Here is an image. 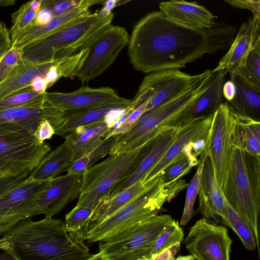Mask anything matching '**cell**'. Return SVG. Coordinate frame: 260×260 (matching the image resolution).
<instances>
[{
    "mask_svg": "<svg viewBox=\"0 0 260 260\" xmlns=\"http://www.w3.org/2000/svg\"><path fill=\"white\" fill-rule=\"evenodd\" d=\"M120 96L109 87L83 86L71 92H45L46 103L64 113L81 111L108 103Z\"/></svg>",
    "mask_w": 260,
    "mask_h": 260,
    "instance_id": "16",
    "label": "cell"
},
{
    "mask_svg": "<svg viewBox=\"0 0 260 260\" xmlns=\"http://www.w3.org/2000/svg\"><path fill=\"white\" fill-rule=\"evenodd\" d=\"M198 196L199 210L204 218L212 219L215 222L225 226L227 202L219 186L212 161L207 154L203 162Z\"/></svg>",
    "mask_w": 260,
    "mask_h": 260,
    "instance_id": "19",
    "label": "cell"
},
{
    "mask_svg": "<svg viewBox=\"0 0 260 260\" xmlns=\"http://www.w3.org/2000/svg\"><path fill=\"white\" fill-rule=\"evenodd\" d=\"M44 93L32 90L30 87L25 88L11 94L0 101V109L22 106L40 99Z\"/></svg>",
    "mask_w": 260,
    "mask_h": 260,
    "instance_id": "39",
    "label": "cell"
},
{
    "mask_svg": "<svg viewBox=\"0 0 260 260\" xmlns=\"http://www.w3.org/2000/svg\"><path fill=\"white\" fill-rule=\"evenodd\" d=\"M158 181L109 217L81 232L83 240L99 242L157 214L162 205L170 202L187 186L184 180L165 182L161 175Z\"/></svg>",
    "mask_w": 260,
    "mask_h": 260,
    "instance_id": "5",
    "label": "cell"
},
{
    "mask_svg": "<svg viewBox=\"0 0 260 260\" xmlns=\"http://www.w3.org/2000/svg\"><path fill=\"white\" fill-rule=\"evenodd\" d=\"M9 246V243L6 238L3 237L0 239V249L7 250Z\"/></svg>",
    "mask_w": 260,
    "mask_h": 260,
    "instance_id": "54",
    "label": "cell"
},
{
    "mask_svg": "<svg viewBox=\"0 0 260 260\" xmlns=\"http://www.w3.org/2000/svg\"><path fill=\"white\" fill-rule=\"evenodd\" d=\"M63 114L46 103L44 94L36 101L22 106L0 109V123L17 124L35 134L41 122L46 119L56 128Z\"/></svg>",
    "mask_w": 260,
    "mask_h": 260,
    "instance_id": "18",
    "label": "cell"
},
{
    "mask_svg": "<svg viewBox=\"0 0 260 260\" xmlns=\"http://www.w3.org/2000/svg\"><path fill=\"white\" fill-rule=\"evenodd\" d=\"M101 0H81L80 4L71 10L59 16L53 17L46 24L40 26H30L27 28L13 43L12 46L23 49L26 46L51 34L91 13L89 8L103 3Z\"/></svg>",
    "mask_w": 260,
    "mask_h": 260,
    "instance_id": "21",
    "label": "cell"
},
{
    "mask_svg": "<svg viewBox=\"0 0 260 260\" xmlns=\"http://www.w3.org/2000/svg\"><path fill=\"white\" fill-rule=\"evenodd\" d=\"M82 175L67 173L51 179L47 189L37 201L39 213L52 217L79 197Z\"/></svg>",
    "mask_w": 260,
    "mask_h": 260,
    "instance_id": "17",
    "label": "cell"
},
{
    "mask_svg": "<svg viewBox=\"0 0 260 260\" xmlns=\"http://www.w3.org/2000/svg\"><path fill=\"white\" fill-rule=\"evenodd\" d=\"M200 156L197 170L187 186L184 209L179 223L181 226L185 225L194 214L193 206L198 195L203 162L207 156V153L204 151Z\"/></svg>",
    "mask_w": 260,
    "mask_h": 260,
    "instance_id": "36",
    "label": "cell"
},
{
    "mask_svg": "<svg viewBox=\"0 0 260 260\" xmlns=\"http://www.w3.org/2000/svg\"><path fill=\"white\" fill-rule=\"evenodd\" d=\"M114 14L100 17L95 12L23 48L22 57L37 62L71 57L90 47L110 24Z\"/></svg>",
    "mask_w": 260,
    "mask_h": 260,
    "instance_id": "6",
    "label": "cell"
},
{
    "mask_svg": "<svg viewBox=\"0 0 260 260\" xmlns=\"http://www.w3.org/2000/svg\"><path fill=\"white\" fill-rule=\"evenodd\" d=\"M116 7V0H108L104 2L103 8L100 10L96 11L100 17H105L110 15L112 10Z\"/></svg>",
    "mask_w": 260,
    "mask_h": 260,
    "instance_id": "52",
    "label": "cell"
},
{
    "mask_svg": "<svg viewBox=\"0 0 260 260\" xmlns=\"http://www.w3.org/2000/svg\"><path fill=\"white\" fill-rule=\"evenodd\" d=\"M75 155L69 142L66 140L47 154L23 181L30 182L52 179L64 172L75 161Z\"/></svg>",
    "mask_w": 260,
    "mask_h": 260,
    "instance_id": "26",
    "label": "cell"
},
{
    "mask_svg": "<svg viewBox=\"0 0 260 260\" xmlns=\"http://www.w3.org/2000/svg\"><path fill=\"white\" fill-rule=\"evenodd\" d=\"M236 93V87L234 83L229 80L225 81L222 88L223 96L226 100V102L232 100Z\"/></svg>",
    "mask_w": 260,
    "mask_h": 260,
    "instance_id": "50",
    "label": "cell"
},
{
    "mask_svg": "<svg viewBox=\"0 0 260 260\" xmlns=\"http://www.w3.org/2000/svg\"><path fill=\"white\" fill-rule=\"evenodd\" d=\"M234 74L249 87L260 92V37L253 44L245 65Z\"/></svg>",
    "mask_w": 260,
    "mask_h": 260,
    "instance_id": "33",
    "label": "cell"
},
{
    "mask_svg": "<svg viewBox=\"0 0 260 260\" xmlns=\"http://www.w3.org/2000/svg\"><path fill=\"white\" fill-rule=\"evenodd\" d=\"M170 215L157 214L113 236L99 241L107 260H144L159 236L172 223Z\"/></svg>",
    "mask_w": 260,
    "mask_h": 260,
    "instance_id": "9",
    "label": "cell"
},
{
    "mask_svg": "<svg viewBox=\"0 0 260 260\" xmlns=\"http://www.w3.org/2000/svg\"><path fill=\"white\" fill-rule=\"evenodd\" d=\"M3 237L16 260H89L94 256L80 234L68 232L63 222L52 217L22 219Z\"/></svg>",
    "mask_w": 260,
    "mask_h": 260,
    "instance_id": "2",
    "label": "cell"
},
{
    "mask_svg": "<svg viewBox=\"0 0 260 260\" xmlns=\"http://www.w3.org/2000/svg\"><path fill=\"white\" fill-rule=\"evenodd\" d=\"M61 60V59H60L55 64L52 66L45 76L48 88L52 86L56 81L61 78L57 70V66Z\"/></svg>",
    "mask_w": 260,
    "mask_h": 260,
    "instance_id": "49",
    "label": "cell"
},
{
    "mask_svg": "<svg viewBox=\"0 0 260 260\" xmlns=\"http://www.w3.org/2000/svg\"><path fill=\"white\" fill-rule=\"evenodd\" d=\"M51 149L33 132L17 124L0 123V174L17 176L31 172Z\"/></svg>",
    "mask_w": 260,
    "mask_h": 260,
    "instance_id": "8",
    "label": "cell"
},
{
    "mask_svg": "<svg viewBox=\"0 0 260 260\" xmlns=\"http://www.w3.org/2000/svg\"><path fill=\"white\" fill-rule=\"evenodd\" d=\"M206 72L191 75L179 69H169L150 73L143 79L130 106L135 110L147 103L145 112L149 111L185 91Z\"/></svg>",
    "mask_w": 260,
    "mask_h": 260,
    "instance_id": "10",
    "label": "cell"
},
{
    "mask_svg": "<svg viewBox=\"0 0 260 260\" xmlns=\"http://www.w3.org/2000/svg\"><path fill=\"white\" fill-rule=\"evenodd\" d=\"M260 37V19L252 16L243 23L226 54L212 70L213 73L235 74L245 64L247 56L256 39Z\"/></svg>",
    "mask_w": 260,
    "mask_h": 260,
    "instance_id": "20",
    "label": "cell"
},
{
    "mask_svg": "<svg viewBox=\"0 0 260 260\" xmlns=\"http://www.w3.org/2000/svg\"><path fill=\"white\" fill-rule=\"evenodd\" d=\"M42 1H29L22 5L12 14V26L9 30L12 43L21 33L31 25L40 9Z\"/></svg>",
    "mask_w": 260,
    "mask_h": 260,
    "instance_id": "34",
    "label": "cell"
},
{
    "mask_svg": "<svg viewBox=\"0 0 260 260\" xmlns=\"http://www.w3.org/2000/svg\"><path fill=\"white\" fill-rule=\"evenodd\" d=\"M181 243L178 242L171 247L164 250L151 260H174L175 255L180 249Z\"/></svg>",
    "mask_w": 260,
    "mask_h": 260,
    "instance_id": "48",
    "label": "cell"
},
{
    "mask_svg": "<svg viewBox=\"0 0 260 260\" xmlns=\"http://www.w3.org/2000/svg\"><path fill=\"white\" fill-rule=\"evenodd\" d=\"M230 5L252 11L254 17L260 19V1L259 0H224Z\"/></svg>",
    "mask_w": 260,
    "mask_h": 260,
    "instance_id": "44",
    "label": "cell"
},
{
    "mask_svg": "<svg viewBox=\"0 0 260 260\" xmlns=\"http://www.w3.org/2000/svg\"><path fill=\"white\" fill-rule=\"evenodd\" d=\"M128 41V35L124 27L109 25L91 44L76 77L84 83L100 76L114 62Z\"/></svg>",
    "mask_w": 260,
    "mask_h": 260,
    "instance_id": "14",
    "label": "cell"
},
{
    "mask_svg": "<svg viewBox=\"0 0 260 260\" xmlns=\"http://www.w3.org/2000/svg\"><path fill=\"white\" fill-rule=\"evenodd\" d=\"M80 1L43 0L41 8L49 10L54 17L71 10L80 4Z\"/></svg>",
    "mask_w": 260,
    "mask_h": 260,
    "instance_id": "42",
    "label": "cell"
},
{
    "mask_svg": "<svg viewBox=\"0 0 260 260\" xmlns=\"http://www.w3.org/2000/svg\"><path fill=\"white\" fill-rule=\"evenodd\" d=\"M237 28L216 21L210 28L197 29L172 22L159 11L147 14L135 26L128 43L134 68L145 73L180 69L206 54L227 50Z\"/></svg>",
    "mask_w": 260,
    "mask_h": 260,
    "instance_id": "1",
    "label": "cell"
},
{
    "mask_svg": "<svg viewBox=\"0 0 260 260\" xmlns=\"http://www.w3.org/2000/svg\"><path fill=\"white\" fill-rule=\"evenodd\" d=\"M129 1L128 0H116V7L124 4Z\"/></svg>",
    "mask_w": 260,
    "mask_h": 260,
    "instance_id": "57",
    "label": "cell"
},
{
    "mask_svg": "<svg viewBox=\"0 0 260 260\" xmlns=\"http://www.w3.org/2000/svg\"><path fill=\"white\" fill-rule=\"evenodd\" d=\"M0 260H16L8 251L5 250L3 253L0 252Z\"/></svg>",
    "mask_w": 260,
    "mask_h": 260,
    "instance_id": "53",
    "label": "cell"
},
{
    "mask_svg": "<svg viewBox=\"0 0 260 260\" xmlns=\"http://www.w3.org/2000/svg\"><path fill=\"white\" fill-rule=\"evenodd\" d=\"M224 223L225 226L230 227L236 233L247 250L253 251L257 248L252 230L228 202Z\"/></svg>",
    "mask_w": 260,
    "mask_h": 260,
    "instance_id": "35",
    "label": "cell"
},
{
    "mask_svg": "<svg viewBox=\"0 0 260 260\" xmlns=\"http://www.w3.org/2000/svg\"><path fill=\"white\" fill-rule=\"evenodd\" d=\"M226 75L220 71L214 73V80L211 86L191 107L189 111L190 120L213 114L223 102L222 88L226 81Z\"/></svg>",
    "mask_w": 260,
    "mask_h": 260,
    "instance_id": "30",
    "label": "cell"
},
{
    "mask_svg": "<svg viewBox=\"0 0 260 260\" xmlns=\"http://www.w3.org/2000/svg\"><path fill=\"white\" fill-rule=\"evenodd\" d=\"M89 260H107L106 258L99 252L94 254V256Z\"/></svg>",
    "mask_w": 260,
    "mask_h": 260,
    "instance_id": "55",
    "label": "cell"
},
{
    "mask_svg": "<svg viewBox=\"0 0 260 260\" xmlns=\"http://www.w3.org/2000/svg\"><path fill=\"white\" fill-rule=\"evenodd\" d=\"M92 212L88 208L75 206L65 216L64 224L67 231L81 235L87 226Z\"/></svg>",
    "mask_w": 260,
    "mask_h": 260,
    "instance_id": "38",
    "label": "cell"
},
{
    "mask_svg": "<svg viewBox=\"0 0 260 260\" xmlns=\"http://www.w3.org/2000/svg\"><path fill=\"white\" fill-rule=\"evenodd\" d=\"M31 172L27 171L22 174L12 177H0V199L24 181Z\"/></svg>",
    "mask_w": 260,
    "mask_h": 260,
    "instance_id": "43",
    "label": "cell"
},
{
    "mask_svg": "<svg viewBox=\"0 0 260 260\" xmlns=\"http://www.w3.org/2000/svg\"><path fill=\"white\" fill-rule=\"evenodd\" d=\"M144 260H150V259H144Z\"/></svg>",
    "mask_w": 260,
    "mask_h": 260,
    "instance_id": "59",
    "label": "cell"
},
{
    "mask_svg": "<svg viewBox=\"0 0 260 260\" xmlns=\"http://www.w3.org/2000/svg\"><path fill=\"white\" fill-rule=\"evenodd\" d=\"M233 143L250 154L260 156V122L233 110Z\"/></svg>",
    "mask_w": 260,
    "mask_h": 260,
    "instance_id": "28",
    "label": "cell"
},
{
    "mask_svg": "<svg viewBox=\"0 0 260 260\" xmlns=\"http://www.w3.org/2000/svg\"><path fill=\"white\" fill-rule=\"evenodd\" d=\"M59 60L37 62L22 57L6 78L0 83V101L11 94L30 87L35 78L45 77L50 68Z\"/></svg>",
    "mask_w": 260,
    "mask_h": 260,
    "instance_id": "25",
    "label": "cell"
},
{
    "mask_svg": "<svg viewBox=\"0 0 260 260\" xmlns=\"http://www.w3.org/2000/svg\"><path fill=\"white\" fill-rule=\"evenodd\" d=\"M178 128L164 132L145 144L143 158L135 170L127 178L120 182L104 200L112 198L143 178L173 143Z\"/></svg>",
    "mask_w": 260,
    "mask_h": 260,
    "instance_id": "23",
    "label": "cell"
},
{
    "mask_svg": "<svg viewBox=\"0 0 260 260\" xmlns=\"http://www.w3.org/2000/svg\"><path fill=\"white\" fill-rule=\"evenodd\" d=\"M233 120V113L228 103H222L213 113L205 149L212 161L221 190L232 159Z\"/></svg>",
    "mask_w": 260,
    "mask_h": 260,
    "instance_id": "12",
    "label": "cell"
},
{
    "mask_svg": "<svg viewBox=\"0 0 260 260\" xmlns=\"http://www.w3.org/2000/svg\"><path fill=\"white\" fill-rule=\"evenodd\" d=\"M108 129V124L103 121L78 127L69 135L65 139L74 150L75 161L102 142Z\"/></svg>",
    "mask_w": 260,
    "mask_h": 260,
    "instance_id": "31",
    "label": "cell"
},
{
    "mask_svg": "<svg viewBox=\"0 0 260 260\" xmlns=\"http://www.w3.org/2000/svg\"><path fill=\"white\" fill-rule=\"evenodd\" d=\"M132 100L122 97L106 104L79 112L64 113L55 134L66 138L75 129L105 121L108 113L115 109H126Z\"/></svg>",
    "mask_w": 260,
    "mask_h": 260,
    "instance_id": "24",
    "label": "cell"
},
{
    "mask_svg": "<svg viewBox=\"0 0 260 260\" xmlns=\"http://www.w3.org/2000/svg\"><path fill=\"white\" fill-rule=\"evenodd\" d=\"M51 179L26 183L23 181L0 199V215L10 218L7 223L0 226V235L19 221L40 214L37 201L47 189Z\"/></svg>",
    "mask_w": 260,
    "mask_h": 260,
    "instance_id": "15",
    "label": "cell"
},
{
    "mask_svg": "<svg viewBox=\"0 0 260 260\" xmlns=\"http://www.w3.org/2000/svg\"><path fill=\"white\" fill-rule=\"evenodd\" d=\"M221 191L228 203L252 230L259 255L260 156L234 146Z\"/></svg>",
    "mask_w": 260,
    "mask_h": 260,
    "instance_id": "4",
    "label": "cell"
},
{
    "mask_svg": "<svg viewBox=\"0 0 260 260\" xmlns=\"http://www.w3.org/2000/svg\"><path fill=\"white\" fill-rule=\"evenodd\" d=\"M144 155L143 146L134 150L110 154L83 174L82 182L76 207L93 211L115 187L127 178L139 165Z\"/></svg>",
    "mask_w": 260,
    "mask_h": 260,
    "instance_id": "7",
    "label": "cell"
},
{
    "mask_svg": "<svg viewBox=\"0 0 260 260\" xmlns=\"http://www.w3.org/2000/svg\"><path fill=\"white\" fill-rule=\"evenodd\" d=\"M213 114L192 119L181 126L169 149L143 178L146 183L158 176L171 165L187 157L199 161L197 157L205 151Z\"/></svg>",
    "mask_w": 260,
    "mask_h": 260,
    "instance_id": "11",
    "label": "cell"
},
{
    "mask_svg": "<svg viewBox=\"0 0 260 260\" xmlns=\"http://www.w3.org/2000/svg\"><path fill=\"white\" fill-rule=\"evenodd\" d=\"M117 136L103 140L99 145L83 154L66 170L68 174L83 175L96 161L109 154L116 142Z\"/></svg>",
    "mask_w": 260,
    "mask_h": 260,
    "instance_id": "32",
    "label": "cell"
},
{
    "mask_svg": "<svg viewBox=\"0 0 260 260\" xmlns=\"http://www.w3.org/2000/svg\"><path fill=\"white\" fill-rule=\"evenodd\" d=\"M184 238V232L178 221L174 219L172 223L162 233L157 239L148 259H152L164 250L178 242L181 243Z\"/></svg>",
    "mask_w": 260,
    "mask_h": 260,
    "instance_id": "37",
    "label": "cell"
},
{
    "mask_svg": "<svg viewBox=\"0 0 260 260\" xmlns=\"http://www.w3.org/2000/svg\"><path fill=\"white\" fill-rule=\"evenodd\" d=\"M23 49L12 46L11 49L0 58V83L4 80L14 69L22 57Z\"/></svg>",
    "mask_w": 260,
    "mask_h": 260,
    "instance_id": "41",
    "label": "cell"
},
{
    "mask_svg": "<svg viewBox=\"0 0 260 260\" xmlns=\"http://www.w3.org/2000/svg\"><path fill=\"white\" fill-rule=\"evenodd\" d=\"M12 44L10 30L0 20V58L11 49Z\"/></svg>",
    "mask_w": 260,
    "mask_h": 260,
    "instance_id": "45",
    "label": "cell"
},
{
    "mask_svg": "<svg viewBox=\"0 0 260 260\" xmlns=\"http://www.w3.org/2000/svg\"><path fill=\"white\" fill-rule=\"evenodd\" d=\"M159 8V11L168 19L191 28H208L216 22V17L196 2L172 0L160 3Z\"/></svg>",
    "mask_w": 260,
    "mask_h": 260,
    "instance_id": "22",
    "label": "cell"
},
{
    "mask_svg": "<svg viewBox=\"0 0 260 260\" xmlns=\"http://www.w3.org/2000/svg\"><path fill=\"white\" fill-rule=\"evenodd\" d=\"M186 249L196 260H230L232 240L225 226L202 218L189 229L183 239Z\"/></svg>",
    "mask_w": 260,
    "mask_h": 260,
    "instance_id": "13",
    "label": "cell"
},
{
    "mask_svg": "<svg viewBox=\"0 0 260 260\" xmlns=\"http://www.w3.org/2000/svg\"><path fill=\"white\" fill-rule=\"evenodd\" d=\"M230 76L236 86V93L232 100L226 102L229 107L239 114L259 121L260 92L249 87L238 75Z\"/></svg>",
    "mask_w": 260,
    "mask_h": 260,
    "instance_id": "29",
    "label": "cell"
},
{
    "mask_svg": "<svg viewBox=\"0 0 260 260\" xmlns=\"http://www.w3.org/2000/svg\"><path fill=\"white\" fill-rule=\"evenodd\" d=\"M54 134L55 128L50 122L46 119L39 124L35 136L39 142L44 143L45 140L50 139Z\"/></svg>",
    "mask_w": 260,
    "mask_h": 260,
    "instance_id": "46",
    "label": "cell"
},
{
    "mask_svg": "<svg viewBox=\"0 0 260 260\" xmlns=\"http://www.w3.org/2000/svg\"><path fill=\"white\" fill-rule=\"evenodd\" d=\"M214 76L212 70H207L205 75L185 91L144 112L129 129L117 136L109 154L139 148L159 135L178 129L190 120L191 107L211 86Z\"/></svg>",
    "mask_w": 260,
    "mask_h": 260,
    "instance_id": "3",
    "label": "cell"
},
{
    "mask_svg": "<svg viewBox=\"0 0 260 260\" xmlns=\"http://www.w3.org/2000/svg\"><path fill=\"white\" fill-rule=\"evenodd\" d=\"M160 177L159 175L148 183H146L143 178H142L112 198L101 201L92 211L88 225L83 231L111 216L153 186L158 181Z\"/></svg>",
    "mask_w": 260,
    "mask_h": 260,
    "instance_id": "27",
    "label": "cell"
},
{
    "mask_svg": "<svg viewBox=\"0 0 260 260\" xmlns=\"http://www.w3.org/2000/svg\"><path fill=\"white\" fill-rule=\"evenodd\" d=\"M0 177H1V174H0Z\"/></svg>",
    "mask_w": 260,
    "mask_h": 260,
    "instance_id": "60",
    "label": "cell"
},
{
    "mask_svg": "<svg viewBox=\"0 0 260 260\" xmlns=\"http://www.w3.org/2000/svg\"><path fill=\"white\" fill-rule=\"evenodd\" d=\"M198 164L199 161L186 157L169 166L160 175H161L165 182L173 183L181 179L182 177L190 172L192 167Z\"/></svg>",
    "mask_w": 260,
    "mask_h": 260,
    "instance_id": "40",
    "label": "cell"
},
{
    "mask_svg": "<svg viewBox=\"0 0 260 260\" xmlns=\"http://www.w3.org/2000/svg\"><path fill=\"white\" fill-rule=\"evenodd\" d=\"M9 217L0 215V226L3 225L7 223L9 221Z\"/></svg>",
    "mask_w": 260,
    "mask_h": 260,
    "instance_id": "56",
    "label": "cell"
},
{
    "mask_svg": "<svg viewBox=\"0 0 260 260\" xmlns=\"http://www.w3.org/2000/svg\"><path fill=\"white\" fill-rule=\"evenodd\" d=\"M30 87L35 91L41 93L45 92L48 87L45 77L43 76H38L35 78L32 81Z\"/></svg>",
    "mask_w": 260,
    "mask_h": 260,
    "instance_id": "51",
    "label": "cell"
},
{
    "mask_svg": "<svg viewBox=\"0 0 260 260\" xmlns=\"http://www.w3.org/2000/svg\"><path fill=\"white\" fill-rule=\"evenodd\" d=\"M53 17V14L50 11L45 8H40L30 26L44 25L48 23Z\"/></svg>",
    "mask_w": 260,
    "mask_h": 260,
    "instance_id": "47",
    "label": "cell"
},
{
    "mask_svg": "<svg viewBox=\"0 0 260 260\" xmlns=\"http://www.w3.org/2000/svg\"><path fill=\"white\" fill-rule=\"evenodd\" d=\"M180 260H194V257L191 255L182 256Z\"/></svg>",
    "mask_w": 260,
    "mask_h": 260,
    "instance_id": "58",
    "label": "cell"
}]
</instances>
